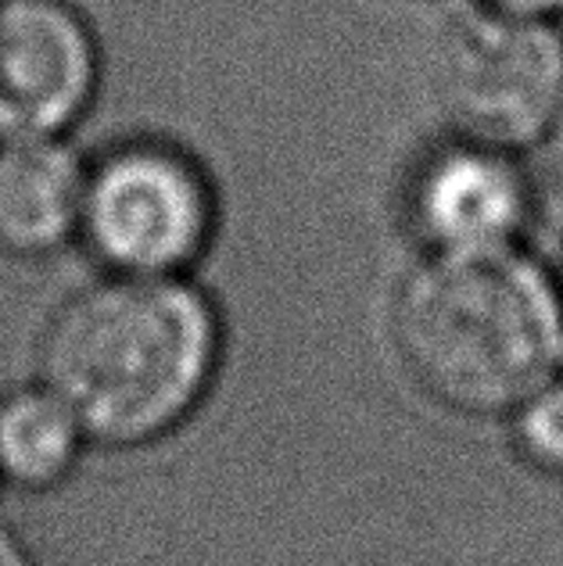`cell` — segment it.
I'll list each match as a JSON object with an SVG mask.
<instances>
[{
    "label": "cell",
    "mask_w": 563,
    "mask_h": 566,
    "mask_svg": "<svg viewBox=\"0 0 563 566\" xmlns=\"http://www.w3.org/2000/svg\"><path fill=\"white\" fill-rule=\"evenodd\" d=\"M409 222L431 255L507 248L528 208L524 180L502 147L463 140L431 155L409 184Z\"/></svg>",
    "instance_id": "obj_6"
},
{
    "label": "cell",
    "mask_w": 563,
    "mask_h": 566,
    "mask_svg": "<svg viewBox=\"0 0 563 566\" xmlns=\"http://www.w3.org/2000/svg\"><path fill=\"white\" fill-rule=\"evenodd\" d=\"M219 230V190L195 151L126 137L86 158L80 241L108 276H190Z\"/></svg>",
    "instance_id": "obj_3"
},
{
    "label": "cell",
    "mask_w": 563,
    "mask_h": 566,
    "mask_svg": "<svg viewBox=\"0 0 563 566\" xmlns=\"http://www.w3.org/2000/svg\"><path fill=\"white\" fill-rule=\"evenodd\" d=\"M553 158H556V169H560V180H563V104L553 118Z\"/></svg>",
    "instance_id": "obj_12"
},
{
    "label": "cell",
    "mask_w": 563,
    "mask_h": 566,
    "mask_svg": "<svg viewBox=\"0 0 563 566\" xmlns=\"http://www.w3.org/2000/svg\"><path fill=\"white\" fill-rule=\"evenodd\" d=\"M438 91L463 140L528 144L563 104V43L539 14L488 8L449 36Z\"/></svg>",
    "instance_id": "obj_4"
},
{
    "label": "cell",
    "mask_w": 563,
    "mask_h": 566,
    "mask_svg": "<svg viewBox=\"0 0 563 566\" xmlns=\"http://www.w3.org/2000/svg\"><path fill=\"white\" fill-rule=\"evenodd\" d=\"M0 566H33L25 545L14 538L8 527H0Z\"/></svg>",
    "instance_id": "obj_11"
},
{
    "label": "cell",
    "mask_w": 563,
    "mask_h": 566,
    "mask_svg": "<svg viewBox=\"0 0 563 566\" xmlns=\"http://www.w3.org/2000/svg\"><path fill=\"white\" fill-rule=\"evenodd\" d=\"M223 355V312L201 283L101 273L43 326L37 377L76 412L91 449L137 452L195 420Z\"/></svg>",
    "instance_id": "obj_1"
},
{
    "label": "cell",
    "mask_w": 563,
    "mask_h": 566,
    "mask_svg": "<svg viewBox=\"0 0 563 566\" xmlns=\"http://www.w3.org/2000/svg\"><path fill=\"white\" fill-rule=\"evenodd\" d=\"M86 155L69 137L0 140V255L48 262L80 241Z\"/></svg>",
    "instance_id": "obj_7"
},
{
    "label": "cell",
    "mask_w": 563,
    "mask_h": 566,
    "mask_svg": "<svg viewBox=\"0 0 563 566\" xmlns=\"http://www.w3.org/2000/svg\"><path fill=\"white\" fill-rule=\"evenodd\" d=\"M496 11H513V14H545L553 8H563V0H484Z\"/></svg>",
    "instance_id": "obj_10"
},
{
    "label": "cell",
    "mask_w": 563,
    "mask_h": 566,
    "mask_svg": "<svg viewBox=\"0 0 563 566\" xmlns=\"http://www.w3.org/2000/svg\"><path fill=\"white\" fill-rule=\"evenodd\" d=\"M101 76V40L72 0H0V140L69 137Z\"/></svg>",
    "instance_id": "obj_5"
},
{
    "label": "cell",
    "mask_w": 563,
    "mask_h": 566,
    "mask_svg": "<svg viewBox=\"0 0 563 566\" xmlns=\"http://www.w3.org/2000/svg\"><path fill=\"white\" fill-rule=\"evenodd\" d=\"M517 412H521L517 438H521L524 455L542 470L563 473V380L553 377Z\"/></svg>",
    "instance_id": "obj_9"
},
{
    "label": "cell",
    "mask_w": 563,
    "mask_h": 566,
    "mask_svg": "<svg viewBox=\"0 0 563 566\" xmlns=\"http://www.w3.org/2000/svg\"><path fill=\"white\" fill-rule=\"evenodd\" d=\"M395 352L438 406L510 412L560 377L563 308L521 251H446L413 270L392 305Z\"/></svg>",
    "instance_id": "obj_2"
},
{
    "label": "cell",
    "mask_w": 563,
    "mask_h": 566,
    "mask_svg": "<svg viewBox=\"0 0 563 566\" xmlns=\"http://www.w3.org/2000/svg\"><path fill=\"white\" fill-rule=\"evenodd\" d=\"M91 438L40 377L0 391V488L48 495L80 470Z\"/></svg>",
    "instance_id": "obj_8"
}]
</instances>
